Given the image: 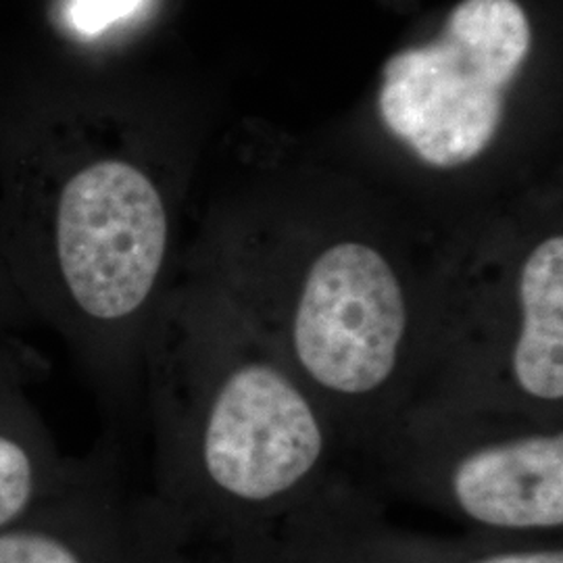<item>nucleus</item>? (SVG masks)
I'll list each match as a JSON object with an SVG mask.
<instances>
[{"instance_id": "obj_1", "label": "nucleus", "mask_w": 563, "mask_h": 563, "mask_svg": "<svg viewBox=\"0 0 563 563\" xmlns=\"http://www.w3.org/2000/svg\"><path fill=\"white\" fill-rule=\"evenodd\" d=\"M151 499L190 555L253 560L297 543L357 495L322 405L218 290L174 282L144 355Z\"/></svg>"}, {"instance_id": "obj_2", "label": "nucleus", "mask_w": 563, "mask_h": 563, "mask_svg": "<svg viewBox=\"0 0 563 563\" xmlns=\"http://www.w3.org/2000/svg\"><path fill=\"white\" fill-rule=\"evenodd\" d=\"M413 401L462 402L563 423L562 232L537 236L511 257L430 269Z\"/></svg>"}, {"instance_id": "obj_3", "label": "nucleus", "mask_w": 563, "mask_h": 563, "mask_svg": "<svg viewBox=\"0 0 563 563\" xmlns=\"http://www.w3.org/2000/svg\"><path fill=\"white\" fill-rule=\"evenodd\" d=\"M367 455L395 493L472 534L562 541L563 423L462 402L413 401Z\"/></svg>"}, {"instance_id": "obj_4", "label": "nucleus", "mask_w": 563, "mask_h": 563, "mask_svg": "<svg viewBox=\"0 0 563 563\" xmlns=\"http://www.w3.org/2000/svg\"><path fill=\"white\" fill-rule=\"evenodd\" d=\"M528 51L530 23L516 0H463L437 41L386 60L384 125L428 169L478 162L501 128L505 92Z\"/></svg>"}, {"instance_id": "obj_5", "label": "nucleus", "mask_w": 563, "mask_h": 563, "mask_svg": "<svg viewBox=\"0 0 563 563\" xmlns=\"http://www.w3.org/2000/svg\"><path fill=\"white\" fill-rule=\"evenodd\" d=\"M0 563H192L148 493H134L113 444L84 455L55 499L0 530Z\"/></svg>"}, {"instance_id": "obj_6", "label": "nucleus", "mask_w": 563, "mask_h": 563, "mask_svg": "<svg viewBox=\"0 0 563 563\" xmlns=\"http://www.w3.org/2000/svg\"><path fill=\"white\" fill-rule=\"evenodd\" d=\"M44 372L41 355L18 336L0 339V530L55 499L84 465L60 453L30 397Z\"/></svg>"}, {"instance_id": "obj_7", "label": "nucleus", "mask_w": 563, "mask_h": 563, "mask_svg": "<svg viewBox=\"0 0 563 563\" xmlns=\"http://www.w3.org/2000/svg\"><path fill=\"white\" fill-rule=\"evenodd\" d=\"M372 511L344 526L330 551L346 563H563L562 541L472 534L463 541L411 537L378 526Z\"/></svg>"}, {"instance_id": "obj_8", "label": "nucleus", "mask_w": 563, "mask_h": 563, "mask_svg": "<svg viewBox=\"0 0 563 563\" xmlns=\"http://www.w3.org/2000/svg\"><path fill=\"white\" fill-rule=\"evenodd\" d=\"M144 0H71L69 23L84 36H97L115 21L125 20L141 9Z\"/></svg>"}, {"instance_id": "obj_9", "label": "nucleus", "mask_w": 563, "mask_h": 563, "mask_svg": "<svg viewBox=\"0 0 563 563\" xmlns=\"http://www.w3.org/2000/svg\"><path fill=\"white\" fill-rule=\"evenodd\" d=\"M36 322L27 305L23 302L7 272L0 269V339L18 336V330Z\"/></svg>"}, {"instance_id": "obj_10", "label": "nucleus", "mask_w": 563, "mask_h": 563, "mask_svg": "<svg viewBox=\"0 0 563 563\" xmlns=\"http://www.w3.org/2000/svg\"><path fill=\"white\" fill-rule=\"evenodd\" d=\"M274 563H346L339 560L336 555H332L328 549H323L322 544H311L305 549H297L295 553L282 555Z\"/></svg>"}]
</instances>
